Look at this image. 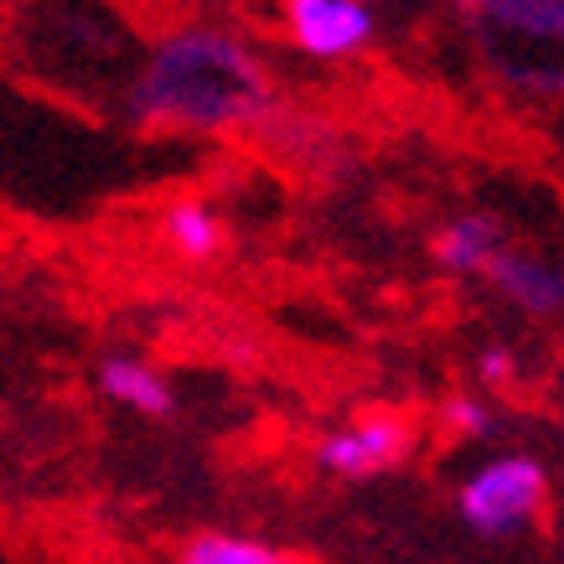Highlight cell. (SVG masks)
<instances>
[{"label":"cell","mask_w":564,"mask_h":564,"mask_svg":"<svg viewBox=\"0 0 564 564\" xmlns=\"http://www.w3.org/2000/svg\"><path fill=\"white\" fill-rule=\"evenodd\" d=\"M481 280L492 285L497 301H508L529 322H560L564 316V264H554L539 249L502 243L492 254V264L481 270Z\"/></svg>","instance_id":"5b68a950"},{"label":"cell","mask_w":564,"mask_h":564,"mask_svg":"<svg viewBox=\"0 0 564 564\" xmlns=\"http://www.w3.org/2000/svg\"><path fill=\"white\" fill-rule=\"evenodd\" d=\"M549 502V471L539 456L523 451H497L492 462H481L471 477L456 487V513L477 539L508 544L518 533L539 523Z\"/></svg>","instance_id":"7a4b0ae2"},{"label":"cell","mask_w":564,"mask_h":564,"mask_svg":"<svg viewBox=\"0 0 564 564\" xmlns=\"http://www.w3.org/2000/svg\"><path fill=\"white\" fill-rule=\"evenodd\" d=\"M441 420H445V430L451 435H462V441H492L497 435V410L487 404V399H477V393H451L445 399V410H441Z\"/></svg>","instance_id":"8fae6325"},{"label":"cell","mask_w":564,"mask_h":564,"mask_svg":"<svg viewBox=\"0 0 564 564\" xmlns=\"http://www.w3.org/2000/svg\"><path fill=\"white\" fill-rule=\"evenodd\" d=\"M477 378H481V383H492V389L513 383V378H518V352L508 343H487L477 352Z\"/></svg>","instance_id":"7c38bea8"},{"label":"cell","mask_w":564,"mask_h":564,"mask_svg":"<svg viewBox=\"0 0 564 564\" xmlns=\"http://www.w3.org/2000/svg\"><path fill=\"white\" fill-rule=\"evenodd\" d=\"M176 564H306L285 554V549L264 544V539H249V533H197L182 544Z\"/></svg>","instance_id":"30bf717a"},{"label":"cell","mask_w":564,"mask_h":564,"mask_svg":"<svg viewBox=\"0 0 564 564\" xmlns=\"http://www.w3.org/2000/svg\"><path fill=\"white\" fill-rule=\"evenodd\" d=\"M161 239L176 259H192V264H213V259L228 254V223L207 197H176L166 213H161Z\"/></svg>","instance_id":"ba28073f"},{"label":"cell","mask_w":564,"mask_h":564,"mask_svg":"<svg viewBox=\"0 0 564 564\" xmlns=\"http://www.w3.org/2000/svg\"><path fill=\"white\" fill-rule=\"evenodd\" d=\"M94 383H99V393L109 404H120V410L140 414V420H172L176 414L172 378L161 373L151 358H140V352H109L99 362Z\"/></svg>","instance_id":"8992f818"},{"label":"cell","mask_w":564,"mask_h":564,"mask_svg":"<svg viewBox=\"0 0 564 564\" xmlns=\"http://www.w3.org/2000/svg\"><path fill=\"white\" fill-rule=\"evenodd\" d=\"M502 223L492 213H456V218H445L435 228V239H430V254L441 264L445 274H456V280H471L492 264V254L502 249Z\"/></svg>","instance_id":"52a82bcc"},{"label":"cell","mask_w":564,"mask_h":564,"mask_svg":"<svg viewBox=\"0 0 564 564\" xmlns=\"http://www.w3.org/2000/svg\"><path fill=\"white\" fill-rule=\"evenodd\" d=\"M481 21L508 42L564 47V0H481Z\"/></svg>","instance_id":"9c48e42d"},{"label":"cell","mask_w":564,"mask_h":564,"mask_svg":"<svg viewBox=\"0 0 564 564\" xmlns=\"http://www.w3.org/2000/svg\"><path fill=\"white\" fill-rule=\"evenodd\" d=\"M274 78L239 32L182 26L161 36L130 84V120L140 130L239 135L274 120Z\"/></svg>","instance_id":"6da1fadb"},{"label":"cell","mask_w":564,"mask_h":564,"mask_svg":"<svg viewBox=\"0 0 564 564\" xmlns=\"http://www.w3.org/2000/svg\"><path fill=\"white\" fill-rule=\"evenodd\" d=\"M280 26L316 63L358 57L378 32V17L368 0H280Z\"/></svg>","instance_id":"277c9868"},{"label":"cell","mask_w":564,"mask_h":564,"mask_svg":"<svg viewBox=\"0 0 564 564\" xmlns=\"http://www.w3.org/2000/svg\"><path fill=\"white\" fill-rule=\"evenodd\" d=\"M414 451V425L404 414H362L358 425H343V430H326L322 441L311 445V462L316 471L337 481H368V477H383L393 466H404Z\"/></svg>","instance_id":"3957f363"}]
</instances>
